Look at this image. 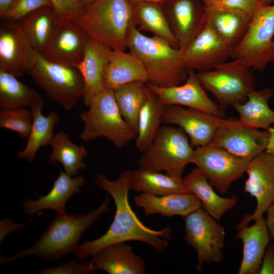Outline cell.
Returning <instances> with one entry per match:
<instances>
[{"mask_svg":"<svg viewBox=\"0 0 274 274\" xmlns=\"http://www.w3.org/2000/svg\"><path fill=\"white\" fill-rule=\"evenodd\" d=\"M132 173V170H124L112 181L104 174H99L95 178V185L112 196L116 206L115 214L105 234L94 240L79 244L73 253L78 260H85L101 248L118 242H142L159 253L167 248L171 237L170 228L156 230L148 227L139 220L131 208L128 192Z\"/></svg>","mask_w":274,"mask_h":274,"instance_id":"1","label":"cell"},{"mask_svg":"<svg viewBox=\"0 0 274 274\" xmlns=\"http://www.w3.org/2000/svg\"><path fill=\"white\" fill-rule=\"evenodd\" d=\"M109 210V194L95 210L84 215L57 213L41 237L30 248L11 257L1 256V265L26 256H35L47 261H57L73 252L87 228Z\"/></svg>","mask_w":274,"mask_h":274,"instance_id":"2","label":"cell"},{"mask_svg":"<svg viewBox=\"0 0 274 274\" xmlns=\"http://www.w3.org/2000/svg\"><path fill=\"white\" fill-rule=\"evenodd\" d=\"M126 47L145 66L147 83L160 87H170L184 83L189 70L183 60V51L156 36L148 37L132 23L128 31Z\"/></svg>","mask_w":274,"mask_h":274,"instance_id":"3","label":"cell"},{"mask_svg":"<svg viewBox=\"0 0 274 274\" xmlns=\"http://www.w3.org/2000/svg\"><path fill=\"white\" fill-rule=\"evenodd\" d=\"M72 21L111 50L125 51L128 31L134 23L132 5L128 0H94Z\"/></svg>","mask_w":274,"mask_h":274,"instance_id":"4","label":"cell"},{"mask_svg":"<svg viewBox=\"0 0 274 274\" xmlns=\"http://www.w3.org/2000/svg\"><path fill=\"white\" fill-rule=\"evenodd\" d=\"M88 107L79 114L84 124L79 135L81 139L89 142L105 138L120 149L135 139L137 133L122 116L113 90H102L93 98Z\"/></svg>","mask_w":274,"mask_h":274,"instance_id":"5","label":"cell"},{"mask_svg":"<svg viewBox=\"0 0 274 274\" xmlns=\"http://www.w3.org/2000/svg\"><path fill=\"white\" fill-rule=\"evenodd\" d=\"M193 151L188 136L183 129L164 124L139 159V167L151 171H164L170 176L182 178Z\"/></svg>","mask_w":274,"mask_h":274,"instance_id":"6","label":"cell"},{"mask_svg":"<svg viewBox=\"0 0 274 274\" xmlns=\"http://www.w3.org/2000/svg\"><path fill=\"white\" fill-rule=\"evenodd\" d=\"M28 73L49 99L66 110H72L83 98L84 83L76 67L50 61L37 51Z\"/></svg>","mask_w":274,"mask_h":274,"instance_id":"7","label":"cell"},{"mask_svg":"<svg viewBox=\"0 0 274 274\" xmlns=\"http://www.w3.org/2000/svg\"><path fill=\"white\" fill-rule=\"evenodd\" d=\"M273 38L274 5L261 4L234 47L232 58L250 70L262 71L274 62Z\"/></svg>","mask_w":274,"mask_h":274,"instance_id":"8","label":"cell"},{"mask_svg":"<svg viewBox=\"0 0 274 274\" xmlns=\"http://www.w3.org/2000/svg\"><path fill=\"white\" fill-rule=\"evenodd\" d=\"M196 76L222 107L245 102L249 94L256 89L253 73L234 58L213 69L198 72Z\"/></svg>","mask_w":274,"mask_h":274,"instance_id":"9","label":"cell"},{"mask_svg":"<svg viewBox=\"0 0 274 274\" xmlns=\"http://www.w3.org/2000/svg\"><path fill=\"white\" fill-rule=\"evenodd\" d=\"M183 218L185 221V239L197 254L196 270L200 272L204 263H219L223 260L222 250L225 232L218 221L202 207Z\"/></svg>","mask_w":274,"mask_h":274,"instance_id":"10","label":"cell"},{"mask_svg":"<svg viewBox=\"0 0 274 274\" xmlns=\"http://www.w3.org/2000/svg\"><path fill=\"white\" fill-rule=\"evenodd\" d=\"M250 160L209 143L194 149L190 163L204 173L218 192L225 194L231 184L246 173Z\"/></svg>","mask_w":274,"mask_h":274,"instance_id":"11","label":"cell"},{"mask_svg":"<svg viewBox=\"0 0 274 274\" xmlns=\"http://www.w3.org/2000/svg\"><path fill=\"white\" fill-rule=\"evenodd\" d=\"M267 130L250 126L239 119H223L209 143L239 157L251 160L264 151Z\"/></svg>","mask_w":274,"mask_h":274,"instance_id":"12","label":"cell"},{"mask_svg":"<svg viewBox=\"0 0 274 274\" xmlns=\"http://www.w3.org/2000/svg\"><path fill=\"white\" fill-rule=\"evenodd\" d=\"M246 173L244 190L256 198L257 204L253 213L242 216L236 229L263 216L274 201V157L262 152L249 161Z\"/></svg>","mask_w":274,"mask_h":274,"instance_id":"13","label":"cell"},{"mask_svg":"<svg viewBox=\"0 0 274 274\" xmlns=\"http://www.w3.org/2000/svg\"><path fill=\"white\" fill-rule=\"evenodd\" d=\"M36 53L18 22L4 19L0 26V68L21 77L32 68Z\"/></svg>","mask_w":274,"mask_h":274,"instance_id":"14","label":"cell"},{"mask_svg":"<svg viewBox=\"0 0 274 274\" xmlns=\"http://www.w3.org/2000/svg\"><path fill=\"white\" fill-rule=\"evenodd\" d=\"M146 85L165 106H181L199 110L219 118L225 116L222 107L209 97L194 71L189 70L186 80L179 85L160 87L148 83Z\"/></svg>","mask_w":274,"mask_h":274,"instance_id":"15","label":"cell"},{"mask_svg":"<svg viewBox=\"0 0 274 274\" xmlns=\"http://www.w3.org/2000/svg\"><path fill=\"white\" fill-rule=\"evenodd\" d=\"M90 38L71 20L60 19L42 54L53 62L76 67Z\"/></svg>","mask_w":274,"mask_h":274,"instance_id":"16","label":"cell"},{"mask_svg":"<svg viewBox=\"0 0 274 274\" xmlns=\"http://www.w3.org/2000/svg\"><path fill=\"white\" fill-rule=\"evenodd\" d=\"M234 49L220 39L206 23L183 51L189 70L203 72L214 68L232 57Z\"/></svg>","mask_w":274,"mask_h":274,"instance_id":"17","label":"cell"},{"mask_svg":"<svg viewBox=\"0 0 274 274\" xmlns=\"http://www.w3.org/2000/svg\"><path fill=\"white\" fill-rule=\"evenodd\" d=\"M161 4L179 48L184 51L206 23L205 7L200 0H167Z\"/></svg>","mask_w":274,"mask_h":274,"instance_id":"18","label":"cell"},{"mask_svg":"<svg viewBox=\"0 0 274 274\" xmlns=\"http://www.w3.org/2000/svg\"><path fill=\"white\" fill-rule=\"evenodd\" d=\"M223 119L195 109L166 105L162 123L178 126L187 134L191 145L197 147L210 142Z\"/></svg>","mask_w":274,"mask_h":274,"instance_id":"19","label":"cell"},{"mask_svg":"<svg viewBox=\"0 0 274 274\" xmlns=\"http://www.w3.org/2000/svg\"><path fill=\"white\" fill-rule=\"evenodd\" d=\"M113 50L96 40L90 38L83 57L76 66L84 83L82 98L89 107L93 98L104 90L102 77L105 67L109 62Z\"/></svg>","mask_w":274,"mask_h":274,"instance_id":"20","label":"cell"},{"mask_svg":"<svg viewBox=\"0 0 274 274\" xmlns=\"http://www.w3.org/2000/svg\"><path fill=\"white\" fill-rule=\"evenodd\" d=\"M236 237L243 244L238 274H259L266 249L270 238L263 216L248 225L236 229Z\"/></svg>","mask_w":274,"mask_h":274,"instance_id":"21","label":"cell"},{"mask_svg":"<svg viewBox=\"0 0 274 274\" xmlns=\"http://www.w3.org/2000/svg\"><path fill=\"white\" fill-rule=\"evenodd\" d=\"M97 270L109 274H144L145 261L125 242L105 246L91 255Z\"/></svg>","mask_w":274,"mask_h":274,"instance_id":"22","label":"cell"},{"mask_svg":"<svg viewBox=\"0 0 274 274\" xmlns=\"http://www.w3.org/2000/svg\"><path fill=\"white\" fill-rule=\"evenodd\" d=\"M134 203L143 209L146 216L158 214L166 217L180 216L183 218L202 207L198 198L191 193L161 196L141 193L134 197Z\"/></svg>","mask_w":274,"mask_h":274,"instance_id":"23","label":"cell"},{"mask_svg":"<svg viewBox=\"0 0 274 274\" xmlns=\"http://www.w3.org/2000/svg\"><path fill=\"white\" fill-rule=\"evenodd\" d=\"M85 182L83 177H73L60 169L50 192L44 196H38L37 200L26 199L22 206L24 211L29 215L44 210H54L57 213L65 212L67 201L72 196L80 192Z\"/></svg>","mask_w":274,"mask_h":274,"instance_id":"24","label":"cell"},{"mask_svg":"<svg viewBox=\"0 0 274 274\" xmlns=\"http://www.w3.org/2000/svg\"><path fill=\"white\" fill-rule=\"evenodd\" d=\"M148 80L146 69L135 54L130 51L113 50L103 73L104 89L114 90L131 82L147 83Z\"/></svg>","mask_w":274,"mask_h":274,"instance_id":"25","label":"cell"},{"mask_svg":"<svg viewBox=\"0 0 274 274\" xmlns=\"http://www.w3.org/2000/svg\"><path fill=\"white\" fill-rule=\"evenodd\" d=\"M206 23L215 34L233 49L245 35L251 17L236 9L206 7Z\"/></svg>","mask_w":274,"mask_h":274,"instance_id":"26","label":"cell"},{"mask_svg":"<svg viewBox=\"0 0 274 274\" xmlns=\"http://www.w3.org/2000/svg\"><path fill=\"white\" fill-rule=\"evenodd\" d=\"M183 179L188 191L198 198L202 208L218 221L237 202L236 195L223 197L217 194L206 176L197 167L193 168Z\"/></svg>","mask_w":274,"mask_h":274,"instance_id":"27","label":"cell"},{"mask_svg":"<svg viewBox=\"0 0 274 274\" xmlns=\"http://www.w3.org/2000/svg\"><path fill=\"white\" fill-rule=\"evenodd\" d=\"M60 18L53 7H44L29 13L18 21L32 48L42 54Z\"/></svg>","mask_w":274,"mask_h":274,"instance_id":"28","label":"cell"},{"mask_svg":"<svg viewBox=\"0 0 274 274\" xmlns=\"http://www.w3.org/2000/svg\"><path fill=\"white\" fill-rule=\"evenodd\" d=\"M132 7L133 22L140 31L151 32L165 40L174 48H179L161 4L144 2L133 4Z\"/></svg>","mask_w":274,"mask_h":274,"instance_id":"29","label":"cell"},{"mask_svg":"<svg viewBox=\"0 0 274 274\" xmlns=\"http://www.w3.org/2000/svg\"><path fill=\"white\" fill-rule=\"evenodd\" d=\"M44 104L38 105L30 109L33 121L30 134L25 148L16 153L18 158L32 162L41 147L50 146L54 136L53 129L58 122L59 116L55 111L48 116L42 114Z\"/></svg>","mask_w":274,"mask_h":274,"instance_id":"30","label":"cell"},{"mask_svg":"<svg viewBox=\"0 0 274 274\" xmlns=\"http://www.w3.org/2000/svg\"><path fill=\"white\" fill-rule=\"evenodd\" d=\"M274 94L270 88H264L251 92L247 100L232 107L243 123L258 128L267 130L274 123V111L269 106L268 101Z\"/></svg>","mask_w":274,"mask_h":274,"instance_id":"31","label":"cell"},{"mask_svg":"<svg viewBox=\"0 0 274 274\" xmlns=\"http://www.w3.org/2000/svg\"><path fill=\"white\" fill-rule=\"evenodd\" d=\"M129 189L139 192L159 196L172 193H190L183 178L139 167L132 170Z\"/></svg>","mask_w":274,"mask_h":274,"instance_id":"32","label":"cell"},{"mask_svg":"<svg viewBox=\"0 0 274 274\" xmlns=\"http://www.w3.org/2000/svg\"><path fill=\"white\" fill-rule=\"evenodd\" d=\"M0 68V110L33 108L44 101L39 93Z\"/></svg>","mask_w":274,"mask_h":274,"instance_id":"33","label":"cell"},{"mask_svg":"<svg viewBox=\"0 0 274 274\" xmlns=\"http://www.w3.org/2000/svg\"><path fill=\"white\" fill-rule=\"evenodd\" d=\"M164 108L157 95L148 88L147 99L139 115L135 139V146L140 151L146 150L155 138L162 123Z\"/></svg>","mask_w":274,"mask_h":274,"instance_id":"34","label":"cell"},{"mask_svg":"<svg viewBox=\"0 0 274 274\" xmlns=\"http://www.w3.org/2000/svg\"><path fill=\"white\" fill-rule=\"evenodd\" d=\"M50 146L52 151L48 161L60 162L69 175L74 177L86 169V165L83 160L88 155L86 149L72 142L64 131L54 134Z\"/></svg>","mask_w":274,"mask_h":274,"instance_id":"35","label":"cell"},{"mask_svg":"<svg viewBox=\"0 0 274 274\" xmlns=\"http://www.w3.org/2000/svg\"><path fill=\"white\" fill-rule=\"evenodd\" d=\"M113 91L122 116L137 133L139 115L148 96L146 83L131 82L120 86Z\"/></svg>","mask_w":274,"mask_h":274,"instance_id":"36","label":"cell"},{"mask_svg":"<svg viewBox=\"0 0 274 274\" xmlns=\"http://www.w3.org/2000/svg\"><path fill=\"white\" fill-rule=\"evenodd\" d=\"M32 121L31 111L27 108L4 110L0 112V127L15 131L22 139L28 138Z\"/></svg>","mask_w":274,"mask_h":274,"instance_id":"37","label":"cell"},{"mask_svg":"<svg viewBox=\"0 0 274 274\" xmlns=\"http://www.w3.org/2000/svg\"><path fill=\"white\" fill-rule=\"evenodd\" d=\"M47 6L53 7L51 0H15L4 19L17 21L29 13Z\"/></svg>","mask_w":274,"mask_h":274,"instance_id":"38","label":"cell"},{"mask_svg":"<svg viewBox=\"0 0 274 274\" xmlns=\"http://www.w3.org/2000/svg\"><path fill=\"white\" fill-rule=\"evenodd\" d=\"M92 260L79 263L75 259L51 268H42L39 274H87L96 270Z\"/></svg>","mask_w":274,"mask_h":274,"instance_id":"39","label":"cell"},{"mask_svg":"<svg viewBox=\"0 0 274 274\" xmlns=\"http://www.w3.org/2000/svg\"><path fill=\"white\" fill-rule=\"evenodd\" d=\"M60 19L72 20L80 13L82 8L78 0H51Z\"/></svg>","mask_w":274,"mask_h":274,"instance_id":"40","label":"cell"},{"mask_svg":"<svg viewBox=\"0 0 274 274\" xmlns=\"http://www.w3.org/2000/svg\"><path fill=\"white\" fill-rule=\"evenodd\" d=\"M260 4V0H218L212 6L239 10L252 18Z\"/></svg>","mask_w":274,"mask_h":274,"instance_id":"41","label":"cell"},{"mask_svg":"<svg viewBox=\"0 0 274 274\" xmlns=\"http://www.w3.org/2000/svg\"><path fill=\"white\" fill-rule=\"evenodd\" d=\"M259 274H274V244L269 243L263 258Z\"/></svg>","mask_w":274,"mask_h":274,"instance_id":"42","label":"cell"},{"mask_svg":"<svg viewBox=\"0 0 274 274\" xmlns=\"http://www.w3.org/2000/svg\"><path fill=\"white\" fill-rule=\"evenodd\" d=\"M1 242L10 233L19 230L24 226V224L13 223L11 219H5L1 220Z\"/></svg>","mask_w":274,"mask_h":274,"instance_id":"43","label":"cell"},{"mask_svg":"<svg viewBox=\"0 0 274 274\" xmlns=\"http://www.w3.org/2000/svg\"><path fill=\"white\" fill-rule=\"evenodd\" d=\"M265 219L267 228L270 239H274V201L267 210Z\"/></svg>","mask_w":274,"mask_h":274,"instance_id":"44","label":"cell"},{"mask_svg":"<svg viewBox=\"0 0 274 274\" xmlns=\"http://www.w3.org/2000/svg\"><path fill=\"white\" fill-rule=\"evenodd\" d=\"M267 130L269 138L265 151L274 157V128L270 127Z\"/></svg>","mask_w":274,"mask_h":274,"instance_id":"45","label":"cell"},{"mask_svg":"<svg viewBox=\"0 0 274 274\" xmlns=\"http://www.w3.org/2000/svg\"><path fill=\"white\" fill-rule=\"evenodd\" d=\"M15 0H0V17L4 19Z\"/></svg>","mask_w":274,"mask_h":274,"instance_id":"46","label":"cell"},{"mask_svg":"<svg viewBox=\"0 0 274 274\" xmlns=\"http://www.w3.org/2000/svg\"><path fill=\"white\" fill-rule=\"evenodd\" d=\"M128 1L131 5H133L136 3H138L140 2H154V3L162 4L167 0H128Z\"/></svg>","mask_w":274,"mask_h":274,"instance_id":"47","label":"cell"},{"mask_svg":"<svg viewBox=\"0 0 274 274\" xmlns=\"http://www.w3.org/2000/svg\"><path fill=\"white\" fill-rule=\"evenodd\" d=\"M218 0H200L204 7H210L214 5Z\"/></svg>","mask_w":274,"mask_h":274,"instance_id":"48","label":"cell"},{"mask_svg":"<svg viewBox=\"0 0 274 274\" xmlns=\"http://www.w3.org/2000/svg\"><path fill=\"white\" fill-rule=\"evenodd\" d=\"M94 1V0H78L79 4L82 8L89 5Z\"/></svg>","mask_w":274,"mask_h":274,"instance_id":"49","label":"cell"},{"mask_svg":"<svg viewBox=\"0 0 274 274\" xmlns=\"http://www.w3.org/2000/svg\"><path fill=\"white\" fill-rule=\"evenodd\" d=\"M274 0H260V3L262 5H269Z\"/></svg>","mask_w":274,"mask_h":274,"instance_id":"50","label":"cell"}]
</instances>
